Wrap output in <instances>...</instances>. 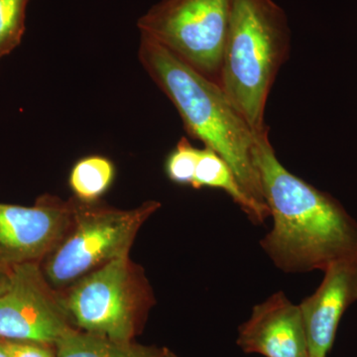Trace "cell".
Wrapping results in <instances>:
<instances>
[{"label": "cell", "instance_id": "obj_18", "mask_svg": "<svg viewBox=\"0 0 357 357\" xmlns=\"http://www.w3.org/2000/svg\"><path fill=\"white\" fill-rule=\"evenodd\" d=\"M0 357H10L4 347L3 342L0 340Z\"/></svg>", "mask_w": 357, "mask_h": 357}, {"label": "cell", "instance_id": "obj_8", "mask_svg": "<svg viewBox=\"0 0 357 357\" xmlns=\"http://www.w3.org/2000/svg\"><path fill=\"white\" fill-rule=\"evenodd\" d=\"M73 215L72 199L49 195L32 206L0 203V265L43 261L69 231Z\"/></svg>", "mask_w": 357, "mask_h": 357}, {"label": "cell", "instance_id": "obj_5", "mask_svg": "<svg viewBox=\"0 0 357 357\" xmlns=\"http://www.w3.org/2000/svg\"><path fill=\"white\" fill-rule=\"evenodd\" d=\"M58 292L74 328L123 342H132L155 303L144 271L129 256Z\"/></svg>", "mask_w": 357, "mask_h": 357}, {"label": "cell", "instance_id": "obj_11", "mask_svg": "<svg viewBox=\"0 0 357 357\" xmlns=\"http://www.w3.org/2000/svg\"><path fill=\"white\" fill-rule=\"evenodd\" d=\"M192 187L197 190L211 188L227 192L255 225H262L270 217L266 204L258 203L246 194L227 162L211 148H199Z\"/></svg>", "mask_w": 357, "mask_h": 357}, {"label": "cell", "instance_id": "obj_9", "mask_svg": "<svg viewBox=\"0 0 357 357\" xmlns=\"http://www.w3.org/2000/svg\"><path fill=\"white\" fill-rule=\"evenodd\" d=\"M316 292L299 305L309 357H326L345 311L357 301V258L338 260L324 270Z\"/></svg>", "mask_w": 357, "mask_h": 357}, {"label": "cell", "instance_id": "obj_3", "mask_svg": "<svg viewBox=\"0 0 357 357\" xmlns=\"http://www.w3.org/2000/svg\"><path fill=\"white\" fill-rule=\"evenodd\" d=\"M290 47L287 16L274 0H232L220 86L255 133Z\"/></svg>", "mask_w": 357, "mask_h": 357}, {"label": "cell", "instance_id": "obj_4", "mask_svg": "<svg viewBox=\"0 0 357 357\" xmlns=\"http://www.w3.org/2000/svg\"><path fill=\"white\" fill-rule=\"evenodd\" d=\"M72 201L74 215L69 231L42 266L47 280L57 291L128 256L141 227L161 208L157 201L145 202L131 210H119L100 201Z\"/></svg>", "mask_w": 357, "mask_h": 357}, {"label": "cell", "instance_id": "obj_7", "mask_svg": "<svg viewBox=\"0 0 357 357\" xmlns=\"http://www.w3.org/2000/svg\"><path fill=\"white\" fill-rule=\"evenodd\" d=\"M73 328L40 263L11 267L10 284L0 297V340L55 347Z\"/></svg>", "mask_w": 357, "mask_h": 357}, {"label": "cell", "instance_id": "obj_12", "mask_svg": "<svg viewBox=\"0 0 357 357\" xmlns=\"http://www.w3.org/2000/svg\"><path fill=\"white\" fill-rule=\"evenodd\" d=\"M164 349L73 328L55 345L56 357H161Z\"/></svg>", "mask_w": 357, "mask_h": 357}, {"label": "cell", "instance_id": "obj_13", "mask_svg": "<svg viewBox=\"0 0 357 357\" xmlns=\"http://www.w3.org/2000/svg\"><path fill=\"white\" fill-rule=\"evenodd\" d=\"M115 176L114 163L105 157H84L70 171L69 184L75 198L86 203L100 201L109 189Z\"/></svg>", "mask_w": 357, "mask_h": 357}, {"label": "cell", "instance_id": "obj_2", "mask_svg": "<svg viewBox=\"0 0 357 357\" xmlns=\"http://www.w3.org/2000/svg\"><path fill=\"white\" fill-rule=\"evenodd\" d=\"M140 34V64L172 102L187 132L220 154L246 194L266 204L255 163V131L220 84L199 74L158 42Z\"/></svg>", "mask_w": 357, "mask_h": 357}, {"label": "cell", "instance_id": "obj_10", "mask_svg": "<svg viewBox=\"0 0 357 357\" xmlns=\"http://www.w3.org/2000/svg\"><path fill=\"white\" fill-rule=\"evenodd\" d=\"M237 345L246 354L265 357H309L299 305L283 292L256 305L250 318L239 326Z\"/></svg>", "mask_w": 357, "mask_h": 357}, {"label": "cell", "instance_id": "obj_17", "mask_svg": "<svg viewBox=\"0 0 357 357\" xmlns=\"http://www.w3.org/2000/svg\"><path fill=\"white\" fill-rule=\"evenodd\" d=\"M11 268L0 265V297L6 293L10 284Z\"/></svg>", "mask_w": 357, "mask_h": 357}, {"label": "cell", "instance_id": "obj_6", "mask_svg": "<svg viewBox=\"0 0 357 357\" xmlns=\"http://www.w3.org/2000/svg\"><path fill=\"white\" fill-rule=\"evenodd\" d=\"M232 0H160L138 20L140 33L220 84Z\"/></svg>", "mask_w": 357, "mask_h": 357}, {"label": "cell", "instance_id": "obj_14", "mask_svg": "<svg viewBox=\"0 0 357 357\" xmlns=\"http://www.w3.org/2000/svg\"><path fill=\"white\" fill-rule=\"evenodd\" d=\"M29 0H0V58L8 55L22 40Z\"/></svg>", "mask_w": 357, "mask_h": 357}, {"label": "cell", "instance_id": "obj_16", "mask_svg": "<svg viewBox=\"0 0 357 357\" xmlns=\"http://www.w3.org/2000/svg\"><path fill=\"white\" fill-rule=\"evenodd\" d=\"M1 340L10 357H56L55 347L53 345L31 342Z\"/></svg>", "mask_w": 357, "mask_h": 357}, {"label": "cell", "instance_id": "obj_19", "mask_svg": "<svg viewBox=\"0 0 357 357\" xmlns=\"http://www.w3.org/2000/svg\"><path fill=\"white\" fill-rule=\"evenodd\" d=\"M161 357H178V356H176V354H174V352L169 351L168 349H164L163 352H162Z\"/></svg>", "mask_w": 357, "mask_h": 357}, {"label": "cell", "instance_id": "obj_1", "mask_svg": "<svg viewBox=\"0 0 357 357\" xmlns=\"http://www.w3.org/2000/svg\"><path fill=\"white\" fill-rule=\"evenodd\" d=\"M255 163L273 227L260 241L286 273L326 269L357 258V222L325 192L294 175L277 158L269 128L255 135Z\"/></svg>", "mask_w": 357, "mask_h": 357}, {"label": "cell", "instance_id": "obj_15", "mask_svg": "<svg viewBox=\"0 0 357 357\" xmlns=\"http://www.w3.org/2000/svg\"><path fill=\"white\" fill-rule=\"evenodd\" d=\"M199 148L185 137L181 138L167 156L165 172L171 182L181 185H191L198 158Z\"/></svg>", "mask_w": 357, "mask_h": 357}]
</instances>
